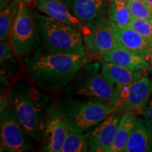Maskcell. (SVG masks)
Masks as SVG:
<instances>
[{
  "label": "cell",
  "mask_w": 152,
  "mask_h": 152,
  "mask_svg": "<svg viewBox=\"0 0 152 152\" xmlns=\"http://www.w3.org/2000/svg\"><path fill=\"white\" fill-rule=\"evenodd\" d=\"M86 54L90 58L101 59L118 45L114 23L104 16L88 28L81 30Z\"/></svg>",
  "instance_id": "8"
},
{
  "label": "cell",
  "mask_w": 152,
  "mask_h": 152,
  "mask_svg": "<svg viewBox=\"0 0 152 152\" xmlns=\"http://www.w3.org/2000/svg\"><path fill=\"white\" fill-rule=\"evenodd\" d=\"M19 1L25 4H30V3H35L37 0H18Z\"/></svg>",
  "instance_id": "26"
},
{
  "label": "cell",
  "mask_w": 152,
  "mask_h": 152,
  "mask_svg": "<svg viewBox=\"0 0 152 152\" xmlns=\"http://www.w3.org/2000/svg\"><path fill=\"white\" fill-rule=\"evenodd\" d=\"M109 2H113V1H123V2H128L129 0H107Z\"/></svg>",
  "instance_id": "27"
},
{
  "label": "cell",
  "mask_w": 152,
  "mask_h": 152,
  "mask_svg": "<svg viewBox=\"0 0 152 152\" xmlns=\"http://www.w3.org/2000/svg\"><path fill=\"white\" fill-rule=\"evenodd\" d=\"M33 20L37 42L44 52L87 55L83 35L77 28L36 11H33Z\"/></svg>",
  "instance_id": "3"
},
{
  "label": "cell",
  "mask_w": 152,
  "mask_h": 152,
  "mask_svg": "<svg viewBox=\"0 0 152 152\" xmlns=\"http://www.w3.org/2000/svg\"><path fill=\"white\" fill-rule=\"evenodd\" d=\"M83 28H88L106 16L107 0H64ZM83 30V29H82Z\"/></svg>",
  "instance_id": "12"
},
{
  "label": "cell",
  "mask_w": 152,
  "mask_h": 152,
  "mask_svg": "<svg viewBox=\"0 0 152 152\" xmlns=\"http://www.w3.org/2000/svg\"><path fill=\"white\" fill-rule=\"evenodd\" d=\"M115 26L118 45L130 52L149 59L152 46L141 35L130 27L120 28Z\"/></svg>",
  "instance_id": "13"
},
{
  "label": "cell",
  "mask_w": 152,
  "mask_h": 152,
  "mask_svg": "<svg viewBox=\"0 0 152 152\" xmlns=\"http://www.w3.org/2000/svg\"><path fill=\"white\" fill-rule=\"evenodd\" d=\"M19 61L15 55L9 39L1 41L0 44V63L1 77L15 78L19 72Z\"/></svg>",
  "instance_id": "19"
},
{
  "label": "cell",
  "mask_w": 152,
  "mask_h": 152,
  "mask_svg": "<svg viewBox=\"0 0 152 152\" xmlns=\"http://www.w3.org/2000/svg\"><path fill=\"white\" fill-rule=\"evenodd\" d=\"M92 58L80 55L52 54L40 48L23 60L25 71L32 83L48 94L62 92L74 76Z\"/></svg>",
  "instance_id": "1"
},
{
  "label": "cell",
  "mask_w": 152,
  "mask_h": 152,
  "mask_svg": "<svg viewBox=\"0 0 152 152\" xmlns=\"http://www.w3.org/2000/svg\"><path fill=\"white\" fill-rule=\"evenodd\" d=\"M152 149V125L138 118L124 152H147Z\"/></svg>",
  "instance_id": "17"
},
{
  "label": "cell",
  "mask_w": 152,
  "mask_h": 152,
  "mask_svg": "<svg viewBox=\"0 0 152 152\" xmlns=\"http://www.w3.org/2000/svg\"><path fill=\"white\" fill-rule=\"evenodd\" d=\"M100 61L113 63L132 71L147 70L151 66L147 58L133 54L119 45L104 55Z\"/></svg>",
  "instance_id": "16"
},
{
  "label": "cell",
  "mask_w": 152,
  "mask_h": 152,
  "mask_svg": "<svg viewBox=\"0 0 152 152\" xmlns=\"http://www.w3.org/2000/svg\"><path fill=\"white\" fill-rule=\"evenodd\" d=\"M28 80H17L8 93L9 106L16 113L23 126L35 142L42 139L45 122V106L48 97Z\"/></svg>",
  "instance_id": "2"
},
{
  "label": "cell",
  "mask_w": 152,
  "mask_h": 152,
  "mask_svg": "<svg viewBox=\"0 0 152 152\" xmlns=\"http://www.w3.org/2000/svg\"><path fill=\"white\" fill-rule=\"evenodd\" d=\"M70 130L86 132L106 118L113 110L101 101L80 100L61 94L56 100Z\"/></svg>",
  "instance_id": "4"
},
{
  "label": "cell",
  "mask_w": 152,
  "mask_h": 152,
  "mask_svg": "<svg viewBox=\"0 0 152 152\" xmlns=\"http://www.w3.org/2000/svg\"><path fill=\"white\" fill-rule=\"evenodd\" d=\"M18 0H11L8 4L1 9L0 12V39L7 40L9 38L11 28L20 5Z\"/></svg>",
  "instance_id": "21"
},
{
  "label": "cell",
  "mask_w": 152,
  "mask_h": 152,
  "mask_svg": "<svg viewBox=\"0 0 152 152\" xmlns=\"http://www.w3.org/2000/svg\"><path fill=\"white\" fill-rule=\"evenodd\" d=\"M102 73L104 77L116 88L126 86L141 78L146 70L132 71L111 62L100 61Z\"/></svg>",
  "instance_id": "15"
},
{
  "label": "cell",
  "mask_w": 152,
  "mask_h": 152,
  "mask_svg": "<svg viewBox=\"0 0 152 152\" xmlns=\"http://www.w3.org/2000/svg\"><path fill=\"white\" fill-rule=\"evenodd\" d=\"M0 151H29L33 149V138L30 136L10 106L1 111Z\"/></svg>",
  "instance_id": "7"
},
{
  "label": "cell",
  "mask_w": 152,
  "mask_h": 152,
  "mask_svg": "<svg viewBox=\"0 0 152 152\" xmlns=\"http://www.w3.org/2000/svg\"><path fill=\"white\" fill-rule=\"evenodd\" d=\"M35 4L38 10L47 16L77 28L80 31L83 29L81 23L74 16L64 0H37Z\"/></svg>",
  "instance_id": "14"
},
{
  "label": "cell",
  "mask_w": 152,
  "mask_h": 152,
  "mask_svg": "<svg viewBox=\"0 0 152 152\" xmlns=\"http://www.w3.org/2000/svg\"><path fill=\"white\" fill-rule=\"evenodd\" d=\"M129 27L137 32L152 46V23L133 17Z\"/></svg>",
  "instance_id": "24"
},
{
  "label": "cell",
  "mask_w": 152,
  "mask_h": 152,
  "mask_svg": "<svg viewBox=\"0 0 152 152\" xmlns=\"http://www.w3.org/2000/svg\"><path fill=\"white\" fill-rule=\"evenodd\" d=\"M151 80H152V76H151Z\"/></svg>",
  "instance_id": "30"
},
{
  "label": "cell",
  "mask_w": 152,
  "mask_h": 152,
  "mask_svg": "<svg viewBox=\"0 0 152 152\" xmlns=\"http://www.w3.org/2000/svg\"><path fill=\"white\" fill-rule=\"evenodd\" d=\"M123 115L114 111L94 128L87 131L89 151L110 152Z\"/></svg>",
  "instance_id": "11"
},
{
  "label": "cell",
  "mask_w": 152,
  "mask_h": 152,
  "mask_svg": "<svg viewBox=\"0 0 152 152\" xmlns=\"http://www.w3.org/2000/svg\"><path fill=\"white\" fill-rule=\"evenodd\" d=\"M69 130L56 102H51L45 111L41 151L61 152Z\"/></svg>",
  "instance_id": "10"
},
{
  "label": "cell",
  "mask_w": 152,
  "mask_h": 152,
  "mask_svg": "<svg viewBox=\"0 0 152 152\" xmlns=\"http://www.w3.org/2000/svg\"><path fill=\"white\" fill-rule=\"evenodd\" d=\"M106 16L115 26L120 28L128 27L133 18L128 3L123 1L109 2Z\"/></svg>",
  "instance_id": "20"
},
{
  "label": "cell",
  "mask_w": 152,
  "mask_h": 152,
  "mask_svg": "<svg viewBox=\"0 0 152 152\" xmlns=\"http://www.w3.org/2000/svg\"><path fill=\"white\" fill-rule=\"evenodd\" d=\"M138 118L132 113H125L121 117L115 140L110 152H124Z\"/></svg>",
  "instance_id": "18"
},
{
  "label": "cell",
  "mask_w": 152,
  "mask_h": 152,
  "mask_svg": "<svg viewBox=\"0 0 152 152\" xmlns=\"http://www.w3.org/2000/svg\"><path fill=\"white\" fill-rule=\"evenodd\" d=\"M142 115L143 116V118L148 123L152 125V96L150 97L149 102H148L144 111L142 112Z\"/></svg>",
  "instance_id": "25"
},
{
  "label": "cell",
  "mask_w": 152,
  "mask_h": 152,
  "mask_svg": "<svg viewBox=\"0 0 152 152\" xmlns=\"http://www.w3.org/2000/svg\"><path fill=\"white\" fill-rule=\"evenodd\" d=\"M61 93L87 99L101 101L112 107L116 97L117 88L104 77L102 73L101 62L93 59L76 73Z\"/></svg>",
  "instance_id": "5"
},
{
  "label": "cell",
  "mask_w": 152,
  "mask_h": 152,
  "mask_svg": "<svg viewBox=\"0 0 152 152\" xmlns=\"http://www.w3.org/2000/svg\"><path fill=\"white\" fill-rule=\"evenodd\" d=\"M9 39L15 55L20 61L39 48L36 37L33 11L27 4L20 3Z\"/></svg>",
  "instance_id": "6"
},
{
  "label": "cell",
  "mask_w": 152,
  "mask_h": 152,
  "mask_svg": "<svg viewBox=\"0 0 152 152\" xmlns=\"http://www.w3.org/2000/svg\"><path fill=\"white\" fill-rule=\"evenodd\" d=\"M152 94V80L147 76L121 88H117L116 97L112 108L123 115L142 114Z\"/></svg>",
  "instance_id": "9"
},
{
  "label": "cell",
  "mask_w": 152,
  "mask_h": 152,
  "mask_svg": "<svg viewBox=\"0 0 152 152\" xmlns=\"http://www.w3.org/2000/svg\"><path fill=\"white\" fill-rule=\"evenodd\" d=\"M147 1L148 4L149 5L150 8H151V11H152V0H147Z\"/></svg>",
  "instance_id": "28"
},
{
  "label": "cell",
  "mask_w": 152,
  "mask_h": 152,
  "mask_svg": "<svg viewBox=\"0 0 152 152\" xmlns=\"http://www.w3.org/2000/svg\"><path fill=\"white\" fill-rule=\"evenodd\" d=\"M89 150V141L86 134L69 130L61 152H87Z\"/></svg>",
  "instance_id": "22"
},
{
  "label": "cell",
  "mask_w": 152,
  "mask_h": 152,
  "mask_svg": "<svg viewBox=\"0 0 152 152\" xmlns=\"http://www.w3.org/2000/svg\"><path fill=\"white\" fill-rule=\"evenodd\" d=\"M128 3L134 18L152 23V11L147 0H129Z\"/></svg>",
  "instance_id": "23"
},
{
  "label": "cell",
  "mask_w": 152,
  "mask_h": 152,
  "mask_svg": "<svg viewBox=\"0 0 152 152\" xmlns=\"http://www.w3.org/2000/svg\"><path fill=\"white\" fill-rule=\"evenodd\" d=\"M149 60H150V65L152 67V50H151V56H150V58H149Z\"/></svg>",
  "instance_id": "29"
}]
</instances>
